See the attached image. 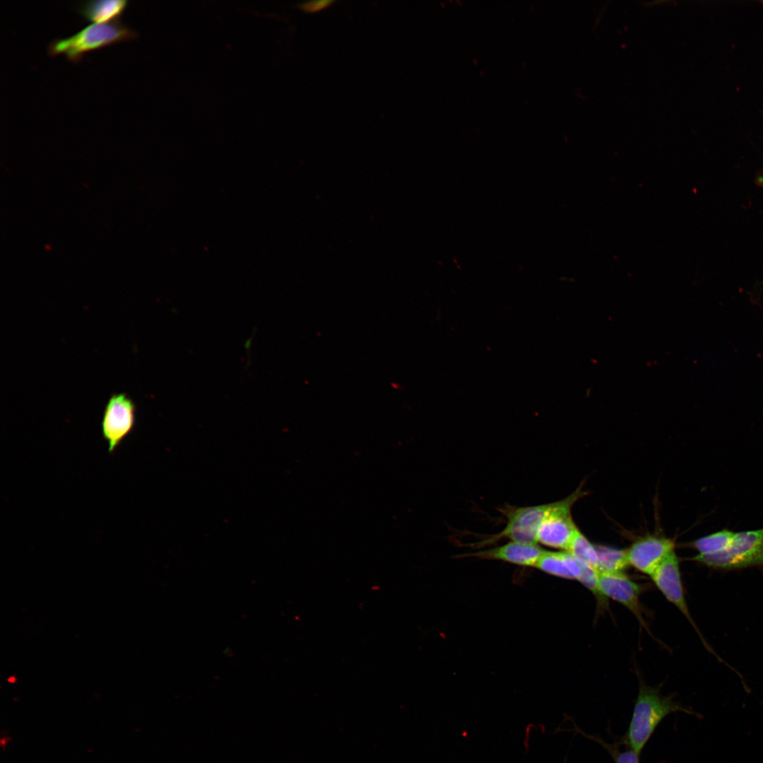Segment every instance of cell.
Returning a JSON list of instances; mask_svg holds the SVG:
<instances>
[{
    "instance_id": "52a82bcc",
    "label": "cell",
    "mask_w": 763,
    "mask_h": 763,
    "mask_svg": "<svg viewBox=\"0 0 763 763\" xmlns=\"http://www.w3.org/2000/svg\"><path fill=\"white\" fill-rule=\"evenodd\" d=\"M650 577L665 598L669 602L673 603L686 617L696 631L706 650L713 653L718 660L728 666V665L724 662L720 656H717L715 651L711 648L690 613L685 596L679 560L675 552H673L668 557Z\"/></svg>"
},
{
    "instance_id": "9a60e30c",
    "label": "cell",
    "mask_w": 763,
    "mask_h": 763,
    "mask_svg": "<svg viewBox=\"0 0 763 763\" xmlns=\"http://www.w3.org/2000/svg\"><path fill=\"white\" fill-rule=\"evenodd\" d=\"M598 554V572H619L628 566L626 550L604 546L596 547Z\"/></svg>"
},
{
    "instance_id": "6da1fadb",
    "label": "cell",
    "mask_w": 763,
    "mask_h": 763,
    "mask_svg": "<svg viewBox=\"0 0 763 763\" xmlns=\"http://www.w3.org/2000/svg\"><path fill=\"white\" fill-rule=\"evenodd\" d=\"M685 710L670 697L640 682L632 716L625 735L629 749L641 753L660 723L670 714Z\"/></svg>"
},
{
    "instance_id": "9c48e42d",
    "label": "cell",
    "mask_w": 763,
    "mask_h": 763,
    "mask_svg": "<svg viewBox=\"0 0 763 763\" xmlns=\"http://www.w3.org/2000/svg\"><path fill=\"white\" fill-rule=\"evenodd\" d=\"M626 550L628 566L649 576L675 552L672 539L649 536L634 543Z\"/></svg>"
},
{
    "instance_id": "ba28073f",
    "label": "cell",
    "mask_w": 763,
    "mask_h": 763,
    "mask_svg": "<svg viewBox=\"0 0 763 763\" xmlns=\"http://www.w3.org/2000/svg\"><path fill=\"white\" fill-rule=\"evenodd\" d=\"M598 588L603 596L618 602L627 608L648 633H651L640 603L643 588L623 572H598Z\"/></svg>"
},
{
    "instance_id": "7c38bea8",
    "label": "cell",
    "mask_w": 763,
    "mask_h": 763,
    "mask_svg": "<svg viewBox=\"0 0 763 763\" xmlns=\"http://www.w3.org/2000/svg\"><path fill=\"white\" fill-rule=\"evenodd\" d=\"M127 4L126 0L88 1L80 5L78 11L88 21L106 23L118 20Z\"/></svg>"
},
{
    "instance_id": "3957f363",
    "label": "cell",
    "mask_w": 763,
    "mask_h": 763,
    "mask_svg": "<svg viewBox=\"0 0 763 763\" xmlns=\"http://www.w3.org/2000/svg\"><path fill=\"white\" fill-rule=\"evenodd\" d=\"M690 560L713 569L726 571L757 567L763 571V527L735 532L725 550L713 555L697 554Z\"/></svg>"
},
{
    "instance_id": "277c9868",
    "label": "cell",
    "mask_w": 763,
    "mask_h": 763,
    "mask_svg": "<svg viewBox=\"0 0 763 763\" xmlns=\"http://www.w3.org/2000/svg\"><path fill=\"white\" fill-rule=\"evenodd\" d=\"M579 487L566 498L550 503L537 533V543L545 546L568 550L578 531L571 514L573 504L583 496Z\"/></svg>"
},
{
    "instance_id": "2e32d148",
    "label": "cell",
    "mask_w": 763,
    "mask_h": 763,
    "mask_svg": "<svg viewBox=\"0 0 763 763\" xmlns=\"http://www.w3.org/2000/svg\"><path fill=\"white\" fill-rule=\"evenodd\" d=\"M336 1L331 0L309 1L298 4L299 8L306 13H317L332 6Z\"/></svg>"
},
{
    "instance_id": "30bf717a",
    "label": "cell",
    "mask_w": 763,
    "mask_h": 763,
    "mask_svg": "<svg viewBox=\"0 0 763 763\" xmlns=\"http://www.w3.org/2000/svg\"><path fill=\"white\" fill-rule=\"evenodd\" d=\"M544 550L537 543L509 540L499 546L479 550L466 555L480 559L503 561L519 566L535 567Z\"/></svg>"
},
{
    "instance_id": "8fae6325",
    "label": "cell",
    "mask_w": 763,
    "mask_h": 763,
    "mask_svg": "<svg viewBox=\"0 0 763 763\" xmlns=\"http://www.w3.org/2000/svg\"><path fill=\"white\" fill-rule=\"evenodd\" d=\"M586 565L568 550H544L535 567L550 575L579 581Z\"/></svg>"
},
{
    "instance_id": "e0dca14e",
    "label": "cell",
    "mask_w": 763,
    "mask_h": 763,
    "mask_svg": "<svg viewBox=\"0 0 763 763\" xmlns=\"http://www.w3.org/2000/svg\"><path fill=\"white\" fill-rule=\"evenodd\" d=\"M639 753L629 748L615 756V763H639Z\"/></svg>"
},
{
    "instance_id": "5bb4252c",
    "label": "cell",
    "mask_w": 763,
    "mask_h": 763,
    "mask_svg": "<svg viewBox=\"0 0 763 763\" xmlns=\"http://www.w3.org/2000/svg\"><path fill=\"white\" fill-rule=\"evenodd\" d=\"M579 561L598 572V554L595 547L578 529L568 550Z\"/></svg>"
},
{
    "instance_id": "5b68a950",
    "label": "cell",
    "mask_w": 763,
    "mask_h": 763,
    "mask_svg": "<svg viewBox=\"0 0 763 763\" xmlns=\"http://www.w3.org/2000/svg\"><path fill=\"white\" fill-rule=\"evenodd\" d=\"M550 507V503L519 507L507 506L503 509L507 519L503 530L478 544L479 546L487 545L504 538L511 541L537 543L539 526Z\"/></svg>"
},
{
    "instance_id": "7a4b0ae2",
    "label": "cell",
    "mask_w": 763,
    "mask_h": 763,
    "mask_svg": "<svg viewBox=\"0 0 763 763\" xmlns=\"http://www.w3.org/2000/svg\"><path fill=\"white\" fill-rule=\"evenodd\" d=\"M137 37L136 31L118 19L90 24L69 37L55 39L49 43L47 52L51 57L64 54L69 61L77 63L84 53Z\"/></svg>"
},
{
    "instance_id": "8992f818",
    "label": "cell",
    "mask_w": 763,
    "mask_h": 763,
    "mask_svg": "<svg viewBox=\"0 0 763 763\" xmlns=\"http://www.w3.org/2000/svg\"><path fill=\"white\" fill-rule=\"evenodd\" d=\"M136 410L134 401L126 393L113 394L108 398L103 411L101 430L110 454H113L133 430Z\"/></svg>"
},
{
    "instance_id": "4fadbf2b",
    "label": "cell",
    "mask_w": 763,
    "mask_h": 763,
    "mask_svg": "<svg viewBox=\"0 0 763 763\" xmlns=\"http://www.w3.org/2000/svg\"><path fill=\"white\" fill-rule=\"evenodd\" d=\"M735 533L724 528L694 540L689 544L699 555H713L725 550L731 543Z\"/></svg>"
}]
</instances>
